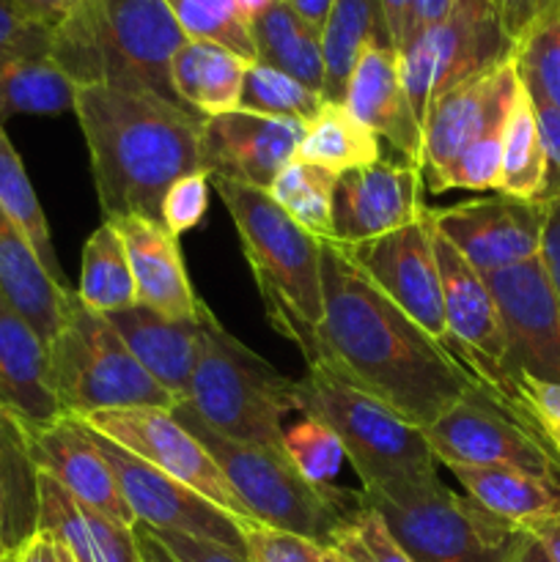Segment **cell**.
Instances as JSON below:
<instances>
[{
  "mask_svg": "<svg viewBox=\"0 0 560 562\" xmlns=\"http://www.w3.org/2000/svg\"><path fill=\"white\" fill-rule=\"evenodd\" d=\"M516 88H519L516 60L508 58L448 88L428 104L423 115V184L437 176L445 165L453 162L494 121L508 115Z\"/></svg>",
  "mask_w": 560,
  "mask_h": 562,
  "instance_id": "d6986e66",
  "label": "cell"
},
{
  "mask_svg": "<svg viewBox=\"0 0 560 562\" xmlns=\"http://www.w3.org/2000/svg\"><path fill=\"white\" fill-rule=\"evenodd\" d=\"M434 212L426 209L415 223L379 236V239L355 245L357 261L362 263L373 283L415 318L432 338L445 344V307L443 278H439L437 252H434Z\"/></svg>",
  "mask_w": 560,
  "mask_h": 562,
  "instance_id": "9a60e30c",
  "label": "cell"
},
{
  "mask_svg": "<svg viewBox=\"0 0 560 562\" xmlns=\"http://www.w3.org/2000/svg\"><path fill=\"white\" fill-rule=\"evenodd\" d=\"M489 5L514 44L525 42L547 22L560 20V0H489Z\"/></svg>",
  "mask_w": 560,
  "mask_h": 562,
  "instance_id": "7dc6e473",
  "label": "cell"
},
{
  "mask_svg": "<svg viewBox=\"0 0 560 562\" xmlns=\"http://www.w3.org/2000/svg\"><path fill=\"white\" fill-rule=\"evenodd\" d=\"M500 401L514 406L560 461V384L516 373L508 393Z\"/></svg>",
  "mask_w": 560,
  "mask_h": 562,
  "instance_id": "b9f144b4",
  "label": "cell"
},
{
  "mask_svg": "<svg viewBox=\"0 0 560 562\" xmlns=\"http://www.w3.org/2000/svg\"><path fill=\"white\" fill-rule=\"evenodd\" d=\"M412 562H505L522 530L437 481L362 488Z\"/></svg>",
  "mask_w": 560,
  "mask_h": 562,
  "instance_id": "9c48e42d",
  "label": "cell"
},
{
  "mask_svg": "<svg viewBox=\"0 0 560 562\" xmlns=\"http://www.w3.org/2000/svg\"><path fill=\"white\" fill-rule=\"evenodd\" d=\"M0 291L14 311L36 329L44 346L53 344L69 313L75 291L60 285L38 261L36 250L0 209Z\"/></svg>",
  "mask_w": 560,
  "mask_h": 562,
  "instance_id": "d4e9b609",
  "label": "cell"
},
{
  "mask_svg": "<svg viewBox=\"0 0 560 562\" xmlns=\"http://www.w3.org/2000/svg\"><path fill=\"white\" fill-rule=\"evenodd\" d=\"M505 562H549V558H547V552L541 549V543H538L530 532L522 530Z\"/></svg>",
  "mask_w": 560,
  "mask_h": 562,
  "instance_id": "680465c9",
  "label": "cell"
},
{
  "mask_svg": "<svg viewBox=\"0 0 560 562\" xmlns=\"http://www.w3.org/2000/svg\"><path fill=\"white\" fill-rule=\"evenodd\" d=\"M25 434L38 472L58 481L86 508L135 527V516L121 497L113 467L104 459L91 428L77 417L60 415L47 426L25 428Z\"/></svg>",
  "mask_w": 560,
  "mask_h": 562,
  "instance_id": "ffe728a7",
  "label": "cell"
},
{
  "mask_svg": "<svg viewBox=\"0 0 560 562\" xmlns=\"http://www.w3.org/2000/svg\"><path fill=\"white\" fill-rule=\"evenodd\" d=\"M82 516H86V525L91 530L97 562H143L135 527L121 525V521L97 514V510L86 508V505H82Z\"/></svg>",
  "mask_w": 560,
  "mask_h": 562,
  "instance_id": "bcb514c9",
  "label": "cell"
},
{
  "mask_svg": "<svg viewBox=\"0 0 560 562\" xmlns=\"http://www.w3.org/2000/svg\"><path fill=\"white\" fill-rule=\"evenodd\" d=\"M77 420L91 428L93 434H99V437L124 448L126 453L157 467L165 475L187 483L198 494H203L209 503L228 510L231 516L253 521L247 516L245 505L234 494V488L223 477V472L212 461V456L176 420L170 409L137 406V409L93 412V415L77 417Z\"/></svg>",
  "mask_w": 560,
  "mask_h": 562,
  "instance_id": "7c38bea8",
  "label": "cell"
},
{
  "mask_svg": "<svg viewBox=\"0 0 560 562\" xmlns=\"http://www.w3.org/2000/svg\"><path fill=\"white\" fill-rule=\"evenodd\" d=\"M547 190V154L538 135L536 113L525 86L516 88L503 137V165H500L497 192L519 201L541 203Z\"/></svg>",
  "mask_w": 560,
  "mask_h": 562,
  "instance_id": "d6a6232c",
  "label": "cell"
},
{
  "mask_svg": "<svg viewBox=\"0 0 560 562\" xmlns=\"http://www.w3.org/2000/svg\"><path fill=\"white\" fill-rule=\"evenodd\" d=\"M75 115L104 220L159 223L168 187L201 170L203 115L184 104L135 88L77 86Z\"/></svg>",
  "mask_w": 560,
  "mask_h": 562,
  "instance_id": "7a4b0ae2",
  "label": "cell"
},
{
  "mask_svg": "<svg viewBox=\"0 0 560 562\" xmlns=\"http://www.w3.org/2000/svg\"><path fill=\"white\" fill-rule=\"evenodd\" d=\"M530 102L544 154H547V190L541 198V203H547L552 198H560V110L547 102H538V99H530Z\"/></svg>",
  "mask_w": 560,
  "mask_h": 562,
  "instance_id": "681fc988",
  "label": "cell"
},
{
  "mask_svg": "<svg viewBox=\"0 0 560 562\" xmlns=\"http://www.w3.org/2000/svg\"><path fill=\"white\" fill-rule=\"evenodd\" d=\"M187 404L223 437L283 453V420L296 412V379L275 371L209 313Z\"/></svg>",
  "mask_w": 560,
  "mask_h": 562,
  "instance_id": "52a82bcc",
  "label": "cell"
},
{
  "mask_svg": "<svg viewBox=\"0 0 560 562\" xmlns=\"http://www.w3.org/2000/svg\"><path fill=\"white\" fill-rule=\"evenodd\" d=\"M209 184H212L209 173L195 170V173L181 176L168 187L163 206H159V223L165 225V231L179 236L201 225L209 209Z\"/></svg>",
  "mask_w": 560,
  "mask_h": 562,
  "instance_id": "f6af8a7d",
  "label": "cell"
},
{
  "mask_svg": "<svg viewBox=\"0 0 560 562\" xmlns=\"http://www.w3.org/2000/svg\"><path fill=\"white\" fill-rule=\"evenodd\" d=\"M184 42L165 0H86L53 27L49 58L75 86L135 88L179 102L170 60Z\"/></svg>",
  "mask_w": 560,
  "mask_h": 562,
  "instance_id": "3957f363",
  "label": "cell"
},
{
  "mask_svg": "<svg viewBox=\"0 0 560 562\" xmlns=\"http://www.w3.org/2000/svg\"><path fill=\"white\" fill-rule=\"evenodd\" d=\"M49 384L60 415L86 417L110 409H173L179 401L159 387L121 335L99 313L71 300L58 335L47 346Z\"/></svg>",
  "mask_w": 560,
  "mask_h": 562,
  "instance_id": "ba28073f",
  "label": "cell"
},
{
  "mask_svg": "<svg viewBox=\"0 0 560 562\" xmlns=\"http://www.w3.org/2000/svg\"><path fill=\"white\" fill-rule=\"evenodd\" d=\"M296 412L322 420L338 437L362 488L437 481L439 461L423 428L329 371L307 368L305 376L296 379Z\"/></svg>",
  "mask_w": 560,
  "mask_h": 562,
  "instance_id": "8992f818",
  "label": "cell"
},
{
  "mask_svg": "<svg viewBox=\"0 0 560 562\" xmlns=\"http://www.w3.org/2000/svg\"><path fill=\"white\" fill-rule=\"evenodd\" d=\"M285 3L291 5V11H294L302 22H307L313 31L322 33L324 25H327L335 0H285Z\"/></svg>",
  "mask_w": 560,
  "mask_h": 562,
  "instance_id": "11a10c76",
  "label": "cell"
},
{
  "mask_svg": "<svg viewBox=\"0 0 560 562\" xmlns=\"http://www.w3.org/2000/svg\"><path fill=\"white\" fill-rule=\"evenodd\" d=\"M247 66L250 60L220 44L187 38L170 60V88L184 108L212 119L239 110Z\"/></svg>",
  "mask_w": 560,
  "mask_h": 562,
  "instance_id": "4316f807",
  "label": "cell"
},
{
  "mask_svg": "<svg viewBox=\"0 0 560 562\" xmlns=\"http://www.w3.org/2000/svg\"><path fill=\"white\" fill-rule=\"evenodd\" d=\"M0 519L5 552L38 525V470L27 448L25 426L0 404Z\"/></svg>",
  "mask_w": 560,
  "mask_h": 562,
  "instance_id": "f546056e",
  "label": "cell"
},
{
  "mask_svg": "<svg viewBox=\"0 0 560 562\" xmlns=\"http://www.w3.org/2000/svg\"><path fill=\"white\" fill-rule=\"evenodd\" d=\"M338 176L294 159L269 184V198L316 239H333V195Z\"/></svg>",
  "mask_w": 560,
  "mask_h": 562,
  "instance_id": "d590c367",
  "label": "cell"
},
{
  "mask_svg": "<svg viewBox=\"0 0 560 562\" xmlns=\"http://www.w3.org/2000/svg\"><path fill=\"white\" fill-rule=\"evenodd\" d=\"M322 285L324 318L307 368L344 379L417 428L478 390L475 376L373 283L349 245L322 239Z\"/></svg>",
  "mask_w": 560,
  "mask_h": 562,
  "instance_id": "6da1fadb",
  "label": "cell"
},
{
  "mask_svg": "<svg viewBox=\"0 0 560 562\" xmlns=\"http://www.w3.org/2000/svg\"><path fill=\"white\" fill-rule=\"evenodd\" d=\"M514 60L527 97L560 110V20L547 22L516 44Z\"/></svg>",
  "mask_w": 560,
  "mask_h": 562,
  "instance_id": "ab89813d",
  "label": "cell"
},
{
  "mask_svg": "<svg viewBox=\"0 0 560 562\" xmlns=\"http://www.w3.org/2000/svg\"><path fill=\"white\" fill-rule=\"evenodd\" d=\"M3 562H80L75 558V552L69 549V543L60 536H55L53 530H44L36 527L31 536L22 543H16Z\"/></svg>",
  "mask_w": 560,
  "mask_h": 562,
  "instance_id": "f907efd6",
  "label": "cell"
},
{
  "mask_svg": "<svg viewBox=\"0 0 560 562\" xmlns=\"http://www.w3.org/2000/svg\"><path fill=\"white\" fill-rule=\"evenodd\" d=\"M516 44L489 0H453L448 14L399 53L401 82L423 130L428 104L448 88L514 58Z\"/></svg>",
  "mask_w": 560,
  "mask_h": 562,
  "instance_id": "30bf717a",
  "label": "cell"
},
{
  "mask_svg": "<svg viewBox=\"0 0 560 562\" xmlns=\"http://www.w3.org/2000/svg\"><path fill=\"white\" fill-rule=\"evenodd\" d=\"M384 22H388L390 38H393L395 49L401 47V38H404L406 27V14H410V0H382Z\"/></svg>",
  "mask_w": 560,
  "mask_h": 562,
  "instance_id": "6f0895ef",
  "label": "cell"
},
{
  "mask_svg": "<svg viewBox=\"0 0 560 562\" xmlns=\"http://www.w3.org/2000/svg\"><path fill=\"white\" fill-rule=\"evenodd\" d=\"M148 530V527H146ZM170 554L179 562H250L247 552L239 549H228L223 543L203 541V538L184 536V532H163L148 530Z\"/></svg>",
  "mask_w": 560,
  "mask_h": 562,
  "instance_id": "c3c4849f",
  "label": "cell"
},
{
  "mask_svg": "<svg viewBox=\"0 0 560 562\" xmlns=\"http://www.w3.org/2000/svg\"><path fill=\"white\" fill-rule=\"evenodd\" d=\"M283 453L305 481L318 486L333 483L346 459L338 437L316 417H302L283 434Z\"/></svg>",
  "mask_w": 560,
  "mask_h": 562,
  "instance_id": "60d3db41",
  "label": "cell"
},
{
  "mask_svg": "<svg viewBox=\"0 0 560 562\" xmlns=\"http://www.w3.org/2000/svg\"><path fill=\"white\" fill-rule=\"evenodd\" d=\"M497 302L511 373L560 384V296L541 258L483 274Z\"/></svg>",
  "mask_w": 560,
  "mask_h": 562,
  "instance_id": "5bb4252c",
  "label": "cell"
},
{
  "mask_svg": "<svg viewBox=\"0 0 560 562\" xmlns=\"http://www.w3.org/2000/svg\"><path fill=\"white\" fill-rule=\"evenodd\" d=\"M525 532H530V536L541 543V549L547 552L549 562H560V514L527 527Z\"/></svg>",
  "mask_w": 560,
  "mask_h": 562,
  "instance_id": "9f6ffc18",
  "label": "cell"
},
{
  "mask_svg": "<svg viewBox=\"0 0 560 562\" xmlns=\"http://www.w3.org/2000/svg\"><path fill=\"white\" fill-rule=\"evenodd\" d=\"M423 173L415 162L377 159L373 165L338 176L333 195V239L366 245L415 223L426 212Z\"/></svg>",
  "mask_w": 560,
  "mask_h": 562,
  "instance_id": "2e32d148",
  "label": "cell"
},
{
  "mask_svg": "<svg viewBox=\"0 0 560 562\" xmlns=\"http://www.w3.org/2000/svg\"><path fill=\"white\" fill-rule=\"evenodd\" d=\"M190 42H212L245 60H258L253 27L236 0H165Z\"/></svg>",
  "mask_w": 560,
  "mask_h": 562,
  "instance_id": "8d00e7d4",
  "label": "cell"
},
{
  "mask_svg": "<svg viewBox=\"0 0 560 562\" xmlns=\"http://www.w3.org/2000/svg\"><path fill=\"white\" fill-rule=\"evenodd\" d=\"M209 307H203L195 318H170L152 307H126L121 313L104 316L110 327L121 335L126 349L135 355L148 371V376L168 390L176 401H187L190 395L192 373H195L198 357L203 349V324H206Z\"/></svg>",
  "mask_w": 560,
  "mask_h": 562,
  "instance_id": "44dd1931",
  "label": "cell"
},
{
  "mask_svg": "<svg viewBox=\"0 0 560 562\" xmlns=\"http://www.w3.org/2000/svg\"><path fill=\"white\" fill-rule=\"evenodd\" d=\"M0 404L25 428L58 420L47 346L0 291Z\"/></svg>",
  "mask_w": 560,
  "mask_h": 562,
  "instance_id": "cb8c5ba5",
  "label": "cell"
},
{
  "mask_svg": "<svg viewBox=\"0 0 560 562\" xmlns=\"http://www.w3.org/2000/svg\"><path fill=\"white\" fill-rule=\"evenodd\" d=\"M0 209H3L5 217L25 234V239L31 241L38 261L47 267V272L53 274L60 285H66V274L64 269H60L58 256H55L53 236H49L44 209L42 203H38L31 179H27L20 154H16L9 135H5L3 124H0Z\"/></svg>",
  "mask_w": 560,
  "mask_h": 562,
  "instance_id": "e575fe53",
  "label": "cell"
},
{
  "mask_svg": "<svg viewBox=\"0 0 560 562\" xmlns=\"http://www.w3.org/2000/svg\"><path fill=\"white\" fill-rule=\"evenodd\" d=\"M126 247L132 278L137 289V305L152 307L170 318L201 316L203 305L187 274L179 250V236L165 231L163 223L143 217L110 220Z\"/></svg>",
  "mask_w": 560,
  "mask_h": 562,
  "instance_id": "603a6c76",
  "label": "cell"
},
{
  "mask_svg": "<svg viewBox=\"0 0 560 562\" xmlns=\"http://www.w3.org/2000/svg\"><path fill=\"white\" fill-rule=\"evenodd\" d=\"M453 5V0H410V14H406V27H404V38H401V49L423 33L426 27H432L434 22L443 20L448 14V9Z\"/></svg>",
  "mask_w": 560,
  "mask_h": 562,
  "instance_id": "f5cc1de1",
  "label": "cell"
},
{
  "mask_svg": "<svg viewBox=\"0 0 560 562\" xmlns=\"http://www.w3.org/2000/svg\"><path fill=\"white\" fill-rule=\"evenodd\" d=\"M212 181L234 220L269 322L307 357L324 318L322 239L296 225L267 190Z\"/></svg>",
  "mask_w": 560,
  "mask_h": 562,
  "instance_id": "277c9868",
  "label": "cell"
},
{
  "mask_svg": "<svg viewBox=\"0 0 560 562\" xmlns=\"http://www.w3.org/2000/svg\"><path fill=\"white\" fill-rule=\"evenodd\" d=\"M80 261V283H77L75 294L88 311L110 316V313H121L137 305V289L126 247L110 220H104L88 236Z\"/></svg>",
  "mask_w": 560,
  "mask_h": 562,
  "instance_id": "1f68e13d",
  "label": "cell"
},
{
  "mask_svg": "<svg viewBox=\"0 0 560 562\" xmlns=\"http://www.w3.org/2000/svg\"><path fill=\"white\" fill-rule=\"evenodd\" d=\"M5 541H3V519H0V560H5Z\"/></svg>",
  "mask_w": 560,
  "mask_h": 562,
  "instance_id": "6125c7cd",
  "label": "cell"
},
{
  "mask_svg": "<svg viewBox=\"0 0 560 562\" xmlns=\"http://www.w3.org/2000/svg\"><path fill=\"white\" fill-rule=\"evenodd\" d=\"M0 562H3V560H0Z\"/></svg>",
  "mask_w": 560,
  "mask_h": 562,
  "instance_id": "be15d7a7",
  "label": "cell"
},
{
  "mask_svg": "<svg viewBox=\"0 0 560 562\" xmlns=\"http://www.w3.org/2000/svg\"><path fill=\"white\" fill-rule=\"evenodd\" d=\"M302 121L231 110L203 119L201 170L209 179L269 190L275 176L294 162Z\"/></svg>",
  "mask_w": 560,
  "mask_h": 562,
  "instance_id": "ac0fdd59",
  "label": "cell"
},
{
  "mask_svg": "<svg viewBox=\"0 0 560 562\" xmlns=\"http://www.w3.org/2000/svg\"><path fill=\"white\" fill-rule=\"evenodd\" d=\"M327 547L344 562H412L366 499L335 525Z\"/></svg>",
  "mask_w": 560,
  "mask_h": 562,
  "instance_id": "f35d334b",
  "label": "cell"
},
{
  "mask_svg": "<svg viewBox=\"0 0 560 562\" xmlns=\"http://www.w3.org/2000/svg\"><path fill=\"white\" fill-rule=\"evenodd\" d=\"M448 470L461 483L467 497L516 530H527L560 514V483L547 477L514 467L448 464Z\"/></svg>",
  "mask_w": 560,
  "mask_h": 562,
  "instance_id": "484cf974",
  "label": "cell"
},
{
  "mask_svg": "<svg viewBox=\"0 0 560 562\" xmlns=\"http://www.w3.org/2000/svg\"><path fill=\"white\" fill-rule=\"evenodd\" d=\"M135 538L137 547H141L143 562H179L143 525H135Z\"/></svg>",
  "mask_w": 560,
  "mask_h": 562,
  "instance_id": "91938a15",
  "label": "cell"
},
{
  "mask_svg": "<svg viewBox=\"0 0 560 562\" xmlns=\"http://www.w3.org/2000/svg\"><path fill=\"white\" fill-rule=\"evenodd\" d=\"M547 278L552 283L555 294L560 296V198L544 203V231L541 250H538Z\"/></svg>",
  "mask_w": 560,
  "mask_h": 562,
  "instance_id": "816d5d0a",
  "label": "cell"
},
{
  "mask_svg": "<svg viewBox=\"0 0 560 562\" xmlns=\"http://www.w3.org/2000/svg\"><path fill=\"white\" fill-rule=\"evenodd\" d=\"M344 104L373 135L384 137L399 151V157L421 168L423 130L401 82L395 49L368 47L360 55L351 71Z\"/></svg>",
  "mask_w": 560,
  "mask_h": 562,
  "instance_id": "7402d4cb",
  "label": "cell"
},
{
  "mask_svg": "<svg viewBox=\"0 0 560 562\" xmlns=\"http://www.w3.org/2000/svg\"><path fill=\"white\" fill-rule=\"evenodd\" d=\"M53 27L33 20L14 0H0V69L16 60L47 58Z\"/></svg>",
  "mask_w": 560,
  "mask_h": 562,
  "instance_id": "ee69618b",
  "label": "cell"
},
{
  "mask_svg": "<svg viewBox=\"0 0 560 562\" xmlns=\"http://www.w3.org/2000/svg\"><path fill=\"white\" fill-rule=\"evenodd\" d=\"M368 47L395 49L384 22L382 0H335L322 31L324 91L327 102L344 104L351 71ZM399 53V49H395Z\"/></svg>",
  "mask_w": 560,
  "mask_h": 562,
  "instance_id": "83f0119b",
  "label": "cell"
},
{
  "mask_svg": "<svg viewBox=\"0 0 560 562\" xmlns=\"http://www.w3.org/2000/svg\"><path fill=\"white\" fill-rule=\"evenodd\" d=\"M245 547L250 562H344L324 543L245 521Z\"/></svg>",
  "mask_w": 560,
  "mask_h": 562,
  "instance_id": "7bdbcfd3",
  "label": "cell"
},
{
  "mask_svg": "<svg viewBox=\"0 0 560 562\" xmlns=\"http://www.w3.org/2000/svg\"><path fill=\"white\" fill-rule=\"evenodd\" d=\"M170 412L212 456L217 470L245 505L247 516L258 525L311 538L327 547L335 525L362 503L360 492L338 488L335 483L318 486L305 481L280 450L223 437L203 423L187 401L176 404Z\"/></svg>",
  "mask_w": 560,
  "mask_h": 562,
  "instance_id": "5b68a950",
  "label": "cell"
},
{
  "mask_svg": "<svg viewBox=\"0 0 560 562\" xmlns=\"http://www.w3.org/2000/svg\"><path fill=\"white\" fill-rule=\"evenodd\" d=\"M25 14H31L33 20L44 22L47 27L60 25L69 14H75L86 0H14Z\"/></svg>",
  "mask_w": 560,
  "mask_h": 562,
  "instance_id": "db71d44e",
  "label": "cell"
},
{
  "mask_svg": "<svg viewBox=\"0 0 560 562\" xmlns=\"http://www.w3.org/2000/svg\"><path fill=\"white\" fill-rule=\"evenodd\" d=\"M434 225L478 272L489 274L538 256L544 203L508 195L472 198L434 212Z\"/></svg>",
  "mask_w": 560,
  "mask_h": 562,
  "instance_id": "e0dca14e",
  "label": "cell"
},
{
  "mask_svg": "<svg viewBox=\"0 0 560 562\" xmlns=\"http://www.w3.org/2000/svg\"><path fill=\"white\" fill-rule=\"evenodd\" d=\"M250 27L261 64L294 77L311 91H324L322 33L302 22L285 0H275Z\"/></svg>",
  "mask_w": 560,
  "mask_h": 562,
  "instance_id": "4dcf8cb0",
  "label": "cell"
},
{
  "mask_svg": "<svg viewBox=\"0 0 560 562\" xmlns=\"http://www.w3.org/2000/svg\"><path fill=\"white\" fill-rule=\"evenodd\" d=\"M93 437H97L104 459L113 467L121 497L130 505L135 525L148 527V530L184 532V536L203 538V541H214L228 549L247 552V519H239V516H231L228 510L217 508L203 494H198L195 488L165 475L157 467L137 459V456L126 453L124 448H119L110 439L99 437V434H93Z\"/></svg>",
  "mask_w": 560,
  "mask_h": 562,
  "instance_id": "4fadbf2b",
  "label": "cell"
},
{
  "mask_svg": "<svg viewBox=\"0 0 560 562\" xmlns=\"http://www.w3.org/2000/svg\"><path fill=\"white\" fill-rule=\"evenodd\" d=\"M294 159L344 176L382 159V146L379 137L346 110V104L324 99L322 110L302 124Z\"/></svg>",
  "mask_w": 560,
  "mask_h": 562,
  "instance_id": "f1b7e54d",
  "label": "cell"
},
{
  "mask_svg": "<svg viewBox=\"0 0 560 562\" xmlns=\"http://www.w3.org/2000/svg\"><path fill=\"white\" fill-rule=\"evenodd\" d=\"M322 93L311 91L307 86L296 82L294 77L283 75V71L272 69L261 60H253L247 66L239 110L269 115V119H296L305 124L307 119H313L322 110Z\"/></svg>",
  "mask_w": 560,
  "mask_h": 562,
  "instance_id": "74e56055",
  "label": "cell"
},
{
  "mask_svg": "<svg viewBox=\"0 0 560 562\" xmlns=\"http://www.w3.org/2000/svg\"><path fill=\"white\" fill-rule=\"evenodd\" d=\"M272 3H275V0H236V5H239V11H242V14H245V20L250 22V25H253V22H256L258 16H261L264 11H267Z\"/></svg>",
  "mask_w": 560,
  "mask_h": 562,
  "instance_id": "94428289",
  "label": "cell"
},
{
  "mask_svg": "<svg viewBox=\"0 0 560 562\" xmlns=\"http://www.w3.org/2000/svg\"><path fill=\"white\" fill-rule=\"evenodd\" d=\"M423 434L445 467H514L560 483V461L536 428L481 384L423 428Z\"/></svg>",
  "mask_w": 560,
  "mask_h": 562,
  "instance_id": "8fae6325",
  "label": "cell"
},
{
  "mask_svg": "<svg viewBox=\"0 0 560 562\" xmlns=\"http://www.w3.org/2000/svg\"><path fill=\"white\" fill-rule=\"evenodd\" d=\"M75 80L49 55L0 69V124L11 115L75 113Z\"/></svg>",
  "mask_w": 560,
  "mask_h": 562,
  "instance_id": "836d02e7",
  "label": "cell"
}]
</instances>
